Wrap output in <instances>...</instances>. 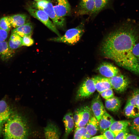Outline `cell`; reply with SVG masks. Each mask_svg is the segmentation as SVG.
I'll return each mask as SVG.
<instances>
[{"label": "cell", "mask_w": 139, "mask_h": 139, "mask_svg": "<svg viewBox=\"0 0 139 139\" xmlns=\"http://www.w3.org/2000/svg\"><path fill=\"white\" fill-rule=\"evenodd\" d=\"M108 78L112 89L118 93L125 91L130 84L128 78L121 74Z\"/></svg>", "instance_id": "obj_6"}, {"label": "cell", "mask_w": 139, "mask_h": 139, "mask_svg": "<svg viewBox=\"0 0 139 139\" xmlns=\"http://www.w3.org/2000/svg\"><path fill=\"white\" fill-rule=\"evenodd\" d=\"M91 112V109L89 106L83 107V112L81 119L75 129L85 127L92 115Z\"/></svg>", "instance_id": "obj_23"}, {"label": "cell", "mask_w": 139, "mask_h": 139, "mask_svg": "<svg viewBox=\"0 0 139 139\" xmlns=\"http://www.w3.org/2000/svg\"><path fill=\"white\" fill-rule=\"evenodd\" d=\"M94 6V0H81L78 7V14L81 15L92 14Z\"/></svg>", "instance_id": "obj_14"}, {"label": "cell", "mask_w": 139, "mask_h": 139, "mask_svg": "<svg viewBox=\"0 0 139 139\" xmlns=\"http://www.w3.org/2000/svg\"><path fill=\"white\" fill-rule=\"evenodd\" d=\"M52 3L56 14L59 17L64 18L70 13L71 7L68 0H53Z\"/></svg>", "instance_id": "obj_7"}, {"label": "cell", "mask_w": 139, "mask_h": 139, "mask_svg": "<svg viewBox=\"0 0 139 139\" xmlns=\"http://www.w3.org/2000/svg\"><path fill=\"white\" fill-rule=\"evenodd\" d=\"M13 112L5 100H0V135L4 123Z\"/></svg>", "instance_id": "obj_11"}, {"label": "cell", "mask_w": 139, "mask_h": 139, "mask_svg": "<svg viewBox=\"0 0 139 139\" xmlns=\"http://www.w3.org/2000/svg\"><path fill=\"white\" fill-rule=\"evenodd\" d=\"M137 42L133 47V52L135 57L139 60V42Z\"/></svg>", "instance_id": "obj_38"}, {"label": "cell", "mask_w": 139, "mask_h": 139, "mask_svg": "<svg viewBox=\"0 0 139 139\" xmlns=\"http://www.w3.org/2000/svg\"><path fill=\"white\" fill-rule=\"evenodd\" d=\"M97 70L104 77L110 78L120 74L119 69L109 63L104 62L98 67Z\"/></svg>", "instance_id": "obj_8"}, {"label": "cell", "mask_w": 139, "mask_h": 139, "mask_svg": "<svg viewBox=\"0 0 139 139\" xmlns=\"http://www.w3.org/2000/svg\"><path fill=\"white\" fill-rule=\"evenodd\" d=\"M27 10L31 16L40 21L58 37L61 36L56 27L49 20V16L44 11L34 9L31 7H28Z\"/></svg>", "instance_id": "obj_4"}, {"label": "cell", "mask_w": 139, "mask_h": 139, "mask_svg": "<svg viewBox=\"0 0 139 139\" xmlns=\"http://www.w3.org/2000/svg\"><path fill=\"white\" fill-rule=\"evenodd\" d=\"M83 107L77 109L73 115L75 128L77 127L80 121L83 112Z\"/></svg>", "instance_id": "obj_30"}, {"label": "cell", "mask_w": 139, "mask_h": 139, "mask_svg": "<svg viewBox=\"0 0 139 139\" xmlns=\"http://www.w3.org/2000/svg\"><path fill=\"white\" fill-rule=\"evenodd\" d=\"M85 126L87 133L92 136L95 135L99 129V122L92 115Z\"/></svg>", "instance_id": "obj_20"}, {"label": "cell", "mask_w": 139, "mask_h": 139, "mask_svg": "<svg viewBox=\"0 0 139 139\" xmlns=\"http://www.w3.org/2000/svg\"><path fill=\"white\" fill-rule=\"evenodd\" d=\"M124 114L129 118H134L139 116V110L135 105L127 103L124 110Z\"/></svg>", "instance_id": "obj_25"}, {"label": "cell", "mask_w": 139, "mask_h": 139, "mask_svg": "<svg viewBox=\"0 0 139 139\" xmlns=\"http://www.w3.org/2000/svg\"><path fill=\"white\" fill-rule=\"evenodd\" d=\"M8 32L0 28V42L5 41L7 38Z\"/></svg>", "instance_id": "obj_36"}, {"label": "cell", "mask_w": 139, "mask_h": 139, "mask_svg": "<svg viewBox=\"0 0 139 139\" xmlns=\"http://www.w3.org/2000/svg\"><path fill=\"white\" fill-rule=\"evenodd\" d=\"M112 117L106 112L102 116L99 121V129L101 133L109 129L115 121Z\"/></svg>", "instance_id": "obj_18"}, {"label": "cell", "mask_w": 139, "mask_h": 139, "mask_svg": "<svg viewBox=\"0 0 139 139\" xmlns=\"http://www.w3.org/2000/svg\"><path fill=\"white\" fill-rule=\"evenodd\" d=\"M33 28L32 24L27 22L23 25L15 28L12 33H16L22 37L25 36H31L33 32Z\"/></svg>", "instance_id": "obj_17"}, {"label": "cell", "mask_w": 139, "mask_h": 139, "mask_svg": "<svg viewBox=\"0 0 139 139\" xmlns=\"http://www.w3.org/2000/svg\"><path fill=\"white\" fill-rule=\"evenodd\" d=\"M87 133L85 127L75 129L74 135L73 138L84 139V135Z\"/></svg>", "instance_id": "obj_31"}, {"label": "cell", "mask_w": 139, "mask_h": 139, "mask_svg": "<svg viewBox=\"0 0 139 139\" xmlns=\"http://www.w3.org/2000/svg\"><path fill=\"white\" fill-rule=\"evenodd\" d=\"M2 132L5 139H26L29 135V126L24 117L13 112L4 123Z\"/></svg>", "instance_id": "obj_2"}, {"label": "cell", "mask_w": 139, "mask_h": 139, "mask_svg": "<svg viewBox=\"0 0 139 139\" xmlns=\"http://www.w3.org/2000/svg\"><path fill=\"white\" fill-rule=\"evenodd\" d=\"M44 132L46 139H59L61 133L58 127L54 123L49 121L44 128Z\"/></svg>", "instance_id": "obj_12"}, {"label": "cell", "mask_w": 139, "mask_h": 139, "mask_svg": "<svg viewBox=\"0 0 139 139\" xmlns=\"http://www.w3.org/2000/svg\"><path fill=\"white\" fill-rule=\"evenodd\" d=\"M96 90L92 78L87 77L80 86L76 92L75 99L82 100L90 97Z\"/></svg>", "instance_id": "obj_5"}, {"label": "cell", "mask_w": 139, "mask_h": 139, "mask_svg": "<svg viewBox=\"0 0 139 139\" xmlns=\"http://www.w3.org/2000/svg\"><path fill=\"white\" fill-rule=\"evenodd\" d=\"M134 118L129 126V130L132 134L139 135V116Z\"/></svg>", "instance_id": "obj_28"}, {"label": "cell", "mask_w": 139, "mask_h": 139, "mask_svg": "<svg viewBox=\"0 0 139 139\" xmlns=\"http://www.w3.org/2000/svg\"><path fill=\"white\" fill-rule=\"evenodd\" d=\"M84 23L82 22L76 28L67 30L64 35L50 39V40L73 45L78 42L84 32Z\"/></svg>", "instance_id": "obj_3"}, {"label": "cell", "mask_w": 139, "mask_h": 139, "mask_svg": "<svg viewBox=\"0 0 139 139\" xmlns=\"http://www.w3.org/2000/svg\"><path fill=\"white\" fill-rule=\"evenodd\" d=\"M91 108L99 122L102 116L106 112L99 95L95 96L92 100Z\"/></svg>", "instance_id": "obj_9"}, {"label": "cell", "mask_w": 139, "mask_h": 139, "mask_svg": "<svg viewBox=\"0 0 139 139\" xmlns=\"http://www.w3.org/2000/svg\"><path fill=\"white\" fill-rule=\"evenodd\" d=\"M103 134L106 139H115L114 134L109 129L105 131Z\"/></svg>", "instance_id": "obj_37"}, {"label": "cell", "mask_w": 139, "mask_h": 139, "mask_svg": "<svg viewBox=\"0 0 139 139\" xmlns=\"http://www.w3.org/2000/svg\"><path fill=\"white\" fill-rule=\"evenodd\" d=\"M92 136L88 133L84 135V139L90 138Z\"/></svg>", "instance_id": "obj_41"}, {"label": "cell", "mask_w": 139, "mask_h": 139, "mask_svg": "<svg viewBox=\"0 0 139 139\" xmlns=\"http://www.w3.org/2000/svg\"><path fill=\"white\" fill-rule=\"evenodd\" d=\"M127 102L136 106L139 110V88L136 89L133 91Z\"/></svg>", "instance_id": "obj_26"}, {"label": "cell", "mask_w": 139, "mask_h": 139, "mask_svg": "<svg viewBox=\"0 0 139 139\" xmlns=\"http://www.w3.org/2000/svg\"><path fill=\"white\" fill-rule=\"evenodd\" d=\"M121 105L120 100L119 98L114 96L106 100L105 102V106L106 109L109 111L114 112L119 110Z\"/></svg>", "instance_id": "obj_22"}, {"label": "cell", "mask_w": 139, "mask_h": 139, "mask_svg": "<svg viewBox=\"0 0 139 139\" xmlns=\"http://www.w3.org/2000/svg\"><path fill=\"white\" fill-rule=\"evenodd\" d=\"M34 43V40L31 36H26L22 37V46H30L32 45Z\"/></svg>", "instance_id": "obj_33"}, {"label": "cell", "mask_w": 139, "mask_h": 139, "mask_svg": "<svg viewBox=\"0 0 139 139\" xmlns=\"http://www.w3.org/2000/svg\"><path fill=\"white\" fill-rule=\"evenodd\" d=\"M44 11L52 20L56 27L63 28L65 24L64 18L59 17L56 14L52 3L49 1L46 6L42 10Z\"/></svg>", "instance_id": "obj_10"}, {"label": "cell", "mask_w": 139, "mask_h": 139, "mask_svg": "<svg viewBox=\"0 0 139 139\" xmlns=\"http://www.w3.org/2000/svg\"><path fill=\"white\" fill-rule=\"evenodd\" d=\"M12 27L14 28L21 26L26 23L27 15L19 14L9 16Z\"/></svg>", "instance_id": "obj_21"}, {"label": "cell", "mask_w": 139, "mask_h": 139, "mask_svg": "<svg viewBox=\"0 0 139 139\" xmlns=\"http://www.w3.org/2000/svg\"><path fill=\"white\" fill-rule=\"evenodd\" d=\"M34 0L35 1L37 2V1H40V0Z\"/></svg>", "instance_id": "obj_42"}, {"label": "cell", "mask_w": 139, "mask_h": 139, "mask_svg": "<svg viewBox=\"0 0 139 139\" xmlns=\"http://www.w3.org/2000/svg\"><path fill=\"white\" fill-rule=\"evenodd\" d=\"M49 1L48 0H41L35 3L34 6L37 9L42 10L46 7Z\"/></svg>", "instance_id": "obj_34"}, {"label": "cell", "mask_w": 139, "mask_h": 139, "mask_svg": "<svg viewBox=\"0 0 139 139\" xmlns=\"http://www.w3.org/2000/svg\"><path fill=\"white\" fill-rule=\"evenodd\" d=\"M100 93L101 97L106 100L114 96L112 88L106 90Z\"/></svg>", "instance_id": "obj_32"}, {"label": "cell", "mask_w": 139, "mask_h": 139, "mask_svg": "<svg viewBox=\"0 0 139 139\" xmlns=\"http://www.w3.org/2000/svg\"><path fill=\"white\" fill-rule=\"evenodd\" d=\"M129 131L128 127L120 132L115 137V139H126L127 135L129 133Z\"/></svg>", "instance_id": "obj_35"}, {"label": "cell", "mask_w": 139, "mask_h": 139, "mask_svg": "<svg viewBox=\"0 0 139 139\" xmlns=\"http://www.w3.org/2000/svg\"><path fill=\"white\" fill-rule=\"evenodd\" d=\"M15 52L11 49L6 41L0 42V58L4 61H7L13 57Z\"/></svg>", "instance_id": "obj_16"}, {"label": "cell", "mask_w": 139, "mask_h": 139, "mask_svg": "<svg viewBox=\"0 0 139 139\" xmlns=\"http://www.w3.org/2000/svg\"><path fill=\"white\" fill-rule=\"evenodd\" d=\"M63 121L65 128V133L63 136L64 139L66 138L73 131L74 125V122L72 113L69 112L64 116Z\"/></svg>", "instance_id": "obj_15"}, {"label": "cell", "mask_w": 139, "mask_h": 139, "mask_svg": "<svg viewBox=\"0 0 139 139\" xmlns=\"http://www.w3.org/2000/svg\"><path fill=\"white\" fill-rule=\"evenodd\" d=\"M8 43L11 49H16L22 46V37L16 33H12Z\"/></svg>", "instance_id": "obj_24"}, {"label": "cell", "mask_w": 139, "mask_h": 139, "mask_svg": "<svg viewBox=\"0 0 139 139\" xmlns=\"http://www.w3.org/2000/svg\"><path fill=\"white\" fill-rule=\"evenodd\" d=\"M91 78L96 90L99 93L106 90L112 88L108 78L96 76Z\"/></svg>", "instance_id": "obj_13"}, {"label": "cell", "mask_w": 139, "mask_h": 139, "mask_svg": "<svg viewBox=\"0 0 139 139\" xmlns=\"http://www.w3.org/2000/svg\"><path fill=\"white\" fill-rule=\"evenodd\" d=\"M9 16H4L0 19V28L8 32L12 27Z\"/></svg>", "instance_id": "obj_29"}, {"label": "cell", "mask_w": 139, "mask_h": 139, "mask_svg": "<svg viewBox=\"0 0 139 139\" xmlns=\"http://www.w3.org/2000/svg\"><path fill=\"white\" fill-rule=\"evenodd\" d=\"M131 122L129 120L115 121L109 129L113 132L115 137L120 132L128 127Z\"/></svg>", "instance_id": "obj_19"}, {"label": "cell", "mask_w": 139, "mask_h": 139, "mask_svg": "<svg viewBox=\"0 0 139 139\" xmlns=\"http://www.w3.org/2000/svg\"><path fill=\"white\" fill-rule=\"evenodd\" d=\"M139 39L138 26L126 22L106 37L101 46V52L119 66L139 75V60L133 52Z\"/></svg>", "instance_id": "obj_1"}, {"label": "cell", "mask_w": 139, "mask_h": 139, "mask_svg": "<svg viewBox=\"0 0 139 139\" xmlns=\"http://www.w3.org/2000/svg\"><path fill=\"white\" fill-rule=\"evenodd\" d=\"M109 0H94V6L92 14H97L107 5Z\"/></svg>", "instance_id": "obj_27"}, {"label": "cell", "mask_w": 139, "mask_h": 139, "mask_svg": "<svg viewBox=\"0 0 139 139\" xmlns=\"http://www.w3.org/2000/svg\"><path fill=\"white\" fill-rule=\"evenodd\" d=\"M91 139H106L104 135H100L92 137H91Z\"/></svg>", "instance_id": "obj_40"}, {"label": "cell", "mask_w": 139, "mask_h": 139, "mask_svg": "<svg viewBox=\"0 0 139 139\" xmlns=\"http://www.w3.org/2000/svg\"><path fill=\"white\" fill-rule=\"evenodd\" d=\"M126 139H139V135L128 133Z\"/></svg>", "instance_id": "obj_39"}]
</instances>
